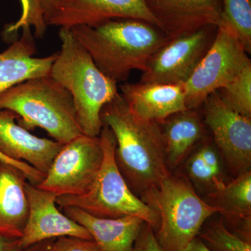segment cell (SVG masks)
I'll use <instances>...</instances> for the list:
<instances>
[{"label": "cell", "instance_id": "10", "mask_svg": "<svg viewBox=\"0 0 251 251\" xmlns=\"http://www.w3.org/2000/svg\"><path fill=\"white\" fill-rule=\"evenodd\" d=\"M121 19L139 20L161 29L145 0H54L45 16L48 25L68 29Z\"/></svg>", "mask_w": 251, "mask_h": 251}, {"label": "cell", "instance_id": "26", "mask_svg": "<svg viewBox=\"0 0 251 251\" xmlns=\"http://www.w3.org/2000/svg\"><path fill=\"white\" fill-rule=\"evenodd\" d=\"M46 251H100L93 239L62 237L54 239Z\"/></svg>", "mask_w": 251, "mask_h": 251}, {"label": "cell", "instance_id": "2", "mask_svg": "<svg viewBox=\"0 0 251 251\" xmlns=\"http://www.w3.org/2000/svg\"><path fill=\"white\" fill-rule=\"evenodd\" d=\"M70 29L99 69L117 82L126 80L132 71L145 72L152 54L170 40L159 28L135 19Z\"/></svg>", "mask_w": 251, "mask_h": 251}, {"label": "cell", "instance_id": "20", "mask_svg": "<svg viewBox=\"0 0 251 251\" xmlns=\"http://www.w3.org/2000/svg\"><path fill=\"white\" fill-rule=\"evenodd\" d=\"M221 214L251 227V172H244L219 191L211 193Z\"/></svg>", "mask_w": 251, "mask_h": 251}, {"label": "cell", "instance_id": "22", "mask_svg": "<svg viewBox=\"0 0 251 251\" xmlns=\"http://www.w3.org/2000/svg\"><path fill=\"white\" fill-rule=\"evenodd\" d=\"M198 237L211 251H251V242L234 234L221 219L203 226Z\"/></svg>", "mask_w": 251, "mask_h": 251}, {"label": "cell", "instance_id": "27", "mask_svg": "<svg viewBox=\"0 0 251 251\" xmlns=\"http://www.w3.org/2000/svg\"><path fill=\"white\" fill-rule=\"evenodd\" d=\"M133 251H164L159 245L152 227L145 223L135 240Z\"/></svg>", "mask_w": 251, "mask_h": 251}, {"label": "cell", "instance_id": "31", "mask_svg": "<svg viewBox=\"0 0 251 251\" xmlns=\"http://www.w3.org/2000/svg\"><path fill=\"white\" fill-rule=\"evenodd\" d=\"M179 251H211L199 237H196L184 249Z\"/></svg>", "mask_w": 251, "mask_h": 251}, {"label": "cell", "instance_id": "9", "mask_svg": "<svg viewBox=\"0 0 251 251\" xmlns=\"http://www.w3.org/2000/svg\"><path fill=\"white\" fill-rule=\"evenodd\" d=\"M216 29L209 26L167 41L149 60L140 82L184 85L210 47Z\"/></svg>", "mask_w": 251, "mask_h": 251}, {"label": "cell", "instance_id": "19", "mask_svg": "<svg viewBox=\"0 0 251 251\" xmlns=\"http://www.w3.org/2000/svg\"><path fill=\"white\" fill-rule=\"evenodd\" d=\"M161 128L168 166H179L202 140L204 126L201 117L194 110L187 109L163 120Z\"/></svg>", "mask_w": 251, "mask_h": 251}, {"label": "cell", "instance_id": "29", "mask_svg": "<svg viewBox=\"0 0 251 251\" xmlns=\"http://www.w3.org/2000/svg\"><path fill=\"white\" fill-rule=\"evenodd\" d=\"M200 156L205 162L206 165L211 168L217 176L223 178L222 172H221V161L219 156V153L216 149L211 143H206L201 146L198 150Z\"/></svg>", "mask_w": 251, "mask_h": 251}, {"label": "cell", "instance_id": "14", "mask_svg": "<svg viewBox=\"0 0 251 251\" xmlns=\"http://www.w3.org/2000/svg\"><path fill=\"white\" fill-rule=\"evenodd\" d=\"M17 115L0 110V152L10 159L30 165L46 175L64 144L39 138L16 123Z\"/></svg>", "mask_w": 251, "mask_h": 251}, {"label": "cell", "instance_id": "25", "mask_svg": "<svg viewBox=\"0 0 251 251\" xmlns=\"http://www.w3.org/2000/svg\"><path fill=\"white\" fill-rule=\"evenodd\" d=\"M186 167L188 175L193 181L199 186L212 190L211 193L219 191L226 184L224 179L211 171L198 151L189 158Z\"/></svg>", "mask_w": 251, "mask_h": 251}, {"label": "cell", "instance_id": "15", "mask_svg": "<svg viewBox=\"0 0 251 251\" xmlns=\"http://www.w3.org/2000/svg\"><path fill=\"white\" fill-rule=\"evenodd\" d=\"M22 36L0 52V94L14 86L36 77L48 76L57 57L56 52L44 57H34L35 36L31 28L22 29Z\"/></svg>", "mask_w": 251, "mask_h": 251}, {"label": "cell", "instance_id": "24", "mask_svg": "<svg viewBox=\"0 0 251 251\" xmlns=\"http://www.w3.org/2000/svg\"><path fill=\"white\" fill-rule=\"evenodd\" d=\"M22 13L16 22L5 26L3 34L6 37H11L24 27L34 29V36L41 39L45 35L48 25L44 13L39 4V0H21Z\"/></svg>", "mask_w": 251, "mask_h": 251}, {"label": "cell", "instance_id": "33", "mask_svg": "<svg viewBox=\"0 0 251 251\" xmlns=\"http://www.w3.org/2000/svg\"><path fill=\"white\" fill-rule=\"evenodd\" d=\"M39 1L43 11H44V17H45L46 15L49 13L51 6L53 4L54 0H39Z\"/></svg>", "mask_w": 251, "mask_h": 251}, {"label": "cell", "instance_id": "18", "mask_svg": "<svg viewBox=\"0 0 251 251\" xmlns=\"http://www.w3.org/2000/svg\"><path fill=\"white\" fill-rule=\"evenodd\" d=\"M26 175L0 161V235L20 239L29 212Z\"/></svg>", "mask_w": 251, "mask_h": 251}, {"label": "cell", "instance_id": "12", "mask_svg": "<svg viewBox=\"0 0 251 251\" xmlns=\"http://www.w3.org/2000/svg\"><path fill=\"white\" fill-rule=\"evenodd\" d=\"M26 193L29 204L27 223L20 244L23 249L43 241L62 237L92 239L88 231L57 209L54 193L41 189L27 182Z\"/></svg>", "mask_w": 251, "mask_h": 251}, {"label": "cell", "instance_id": "30", "mask_svg": "<svg viewBox=\"0 0 251 251\" xmlns=\"http://www.w3.org/2000/svg\"><path fill=\"white\" fill-rule=\"evenodd\" d=\"M19 239L0 235V251H23Z\"/></svg>", "mask_w": 251, "mask_h": 251}, {"label": "cell", "instance_id": "1", "mask_svg": "<svg viewBox=\"0 0 251 251\" xmlns=\"http://www.w3.org/2000/svg\"><path fill=\"white\" fill-rule=\"evenodd\" d=\"M100 120L113 133L117 168L136 196H141L169 174L158 122L135 116L120 93L104 105Z\"/></svg>", "mask_w": 251, "mask_h": 251}, {"label": "cell", "instance_id": "4", "mask_svg": "<svg viewBox=\"0 0 251 251\" xmlns=\"http://www.w3.org/2000/svg\"><path fill=\"white\" fill-rule=\"evenodd\" d=\"M0 110L14 112L25 129L42 128L62 144L83 134L72 96L50 75L25 81L0 94Z\"/></svg>", "mask_w": 251, "mask_h": 251}, {"label": "cell", "instance_id": "21", "mask_svg": "<svg viewBox=\"0 0 251 251\" xmlns=\"http://www.w3.org/2000/svg\"><path fill=\"white\" fill-rule=\"evenodd\" d=\"M221 21L251 52V0H221Z\"/></svg>", "mask_w": 251, "mask_h": 251}, {"label": "cell", "instance_id": "16", "mask_svg": "<svg viewBox=\"0 0 251 251\" xmlns=\"http://www.w3.org/2000/svg\"><path fill=\"white\" fill-rule=\"evenodd\" d=\"M122 97L130 111L143 120L159 122L187 110L182 85L125 83Z\"/></svg>", "mask_w": 251, "mask_h": 251}, {"label": "cell", "instance_id": "3", "mask_svg": "<svg viewBox=\"0 0 251 251\" xmlns=\"http://www.w3.org/2000/svg\"><path fill=\"white\" fill-rule=\"evenodd\" d=\"M60 51L50 75L72 96L77 122L82 133L100 135L104 105L119 94L116 81L103 74L72 30L60 28Z\"/></svg>", "mask_w": 251, "mask_h": 251}, {"label": "cell", "instance_id": "11", "mask_svg": "<svg viewBox=\"0 0 251 251\" xmlns=\"http://www.w3.org/2000/svg\"><path fill=\"white\" fill-rule=\"evenodd\" d=\"M202 105L206 125L234 174L250 171L251 118L227 106L217 92L210 94Z\"/></svg>", "mask_w": 251, "mask_h": 251}, {"label": "cell", "instance_id": "5", "mask_svg": "<svg viewBox=\"0 0 251 251\" xmlns=\"http://www.w3.org/2000/svg\"><path fill=\"white\" fill-rule=\"evenodd\" d=\"M140 197L159 216L154 233L164 251L184 249L198 237L211 216L221 213L217 206L200 198L186 181L171 173Z\"/></svg>", "mask_w": 251, "mask_h": 251}, {"label": "cell", "instance_id": "6", "mask_svg": "<svg viewBox=\"0 0 251 251\" xmlns=\"http://www.w3.org/2000/svg\"><path fill=\"white\" fill-rule=\"evenodd\" d=\"M99 137L103 150V160L92 186L80 196H58L57 204L62 208H79L99 218L136 216L156 232L160 224L156 211L130 189L117 168L115 158L116 141L111 130L103 125Z\"/></svg>", "mask_w": 251, "mask_h": 251}, {"label": "cell", "instance_id": "28", "mask_svg": "<svg viewBox=\"0 0 251 251\" xmlns=\"http://www.w3.org/2000/svg\"><path fill=\"white\" fill-rule=\"evenodd\" d=\"M0 161L6 163V164L10 165V166H14L15 168L19 169L20 171H22L27 176L29 183L34 185V186H37L38 184H40L45 177V175L38 171L30 165L27 164L25 162L16 161L10 159L7 157L4 156L1 152H0Z\"/></svg>", "mask_w": 251, "mask_h": 251}, {"label": "cell", "instance_id": "8", "mask_svg": "<svg viewBox=\"0 0 251 251\" xmlns=\"http://www.w3.org/2000/svg\"><path fill=\"white\" fill-rule=\"evenodd\" d=\"M103 160L100 137L81 135L64 144L36 186L57 196H80L92 186Z\"/></svg>", "mask_w": 251, "mask_h": 251}, {"label": "cell", "instance_id": "32", "mask_svg": "<svg viewBox=\"0 0 251 251\" xmlns=\"http://www.w3.org/2000/svg\"><path fill=\"white\" fill-rule=\"evenodd\" d=\"M54 239H49V240L43 241L37 244H34V245L30 246V247L27 248V249H23V251H46L47 248L49 247L51 242Z\"/></svg>", "mask_w": 251, "mask_h": 251}, {"label": "cell", "instance_id": "13", "mask_svg": "<svg viewBox=\"0 0 251 251\" xmlns=\"http://www.w3.org/2000/svg\"><path fill=\"white\" fill-rule=\"evenodd\" d=\"M168 39L201 28L218 27L221 21V0H145Z\"/></svg>", "mask_w": 251, "mask_h": 251}, {"label": "cell", "instance_id": "7", "mask_svg": "<svg viewBox=\"0 0 251 251\" xmlns=\"http://www.w3.org/2000/svg\"><path fill=\"white\" fill-rule=\"evenodd\" d=\"M249 64L251 59L237 36L219 25L207 52L182 85L186 108L195 110L210 94L224 88Z\"/></svg>", "mask_w": 251, "mask_h": 251}, {"label": "cell", "instance_id": "17", "mask_svg": "<svg viewBox=\"0 0 251 251\" xmlns=\"http://www.w3.org/2000/svg\"><path fill=\"white\" fill-rule=\"evenodd\" d=\"M62 209L66 216L88 231L100 251H133L135 240L145 224L143 219L136 216L106 219L91 215L74 206Z\"/></svg>", "mask_w": 251, "mask_h": 251}, {"label": "cell", "instance_id": "23", "mask_svg": "<svg viewBox=\"0 0 251 251\" xmlns=\"http://www.w3.org/2000/svg\"><path fill=\"white\" fill-rule=\"evenodd\" d=\"M216 92L227 106L243 116L251 118V64L228 85Z\"/></svg>", "mask_w": 251, "mask_h": 251}]
</instances>
